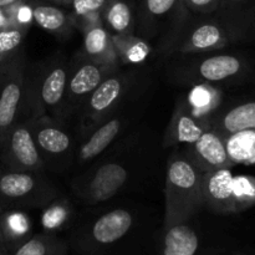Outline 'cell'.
<instances>
[{
	"label": "cell",
	"instance_id": "obj_13",
	"mask_svg": "<svg viewBox=\"0 0 255 255\" xmlns=\"http://www.w3.org/2000/svg\"><path fill=\"white\" fill-rule=\"evenodd\" d=\"M0 164L11 171L46 172L27 120H19L0 144Z\"/></svg>",
	"mask_w": 255,
	"mask_h": 255
},
{
	"label": "cell",
	"instance_id": "obj_34",
	"mask_svg": "<svg viewBox=\"0 0 255 255\" xmlns=\"http://www.w3.org/2000/svg\"><path fill=\"white\" fill-rule=\"evenodd\" d=\"M9 24H12L9 10H7V7L6 9H0V29Z\"/></svg>",
	"mask_w": 255,
	"mask_h": 255
},
{
	"label": "cell",
	"instance_id": "obj_24",
	"mask_svg": "<svg viewBox=\"0 0 255 255\" xmlns=\"http://www.w3.org/2000/svg\"><path fill=\"white\" fill-rule=\"evenodd\" d=\"M32 21L57 37H66L75 27L71 12L50 4H31Z\"/></svg>",
	"mask_w": 255,
	"mask_h": 255
},
{
	"label": "cell",
	"instance_id": "obj_25",
	"mask_svg": "<svg viewBox=\"0 0 255 255\" xmlns=\"http://www.w3.org/2000/svg\"><path fill=\"white\" fill-rule=\"evenodd\" d=\"M186 99L196 116L211 121L212 117L218 111L222 101V92L213 85L198 84L192 86V89L187 92Z\"/></svg>",
	"mask_w": 255,
	"mask_h": 255
},
{
	"label": "cell",
	"instance_id": "obj_21",
	"mask_svg": "<svg viewBox=\"0 0 255 255\" xmlns=\"http://www.w3.org/2000/svg\"><path fill=\"white\" fill-rule=\"evenodd\" d=\"M82 34H84V47L81 52L85 56L101 64L120 66L121 62L114 39L109 30L105 27L104 22L101 21L87 26L86 29L82 30Z\"/></svg>",
	"mask_w": 255,
	"mask_h": 255
},
{
	"label": "cell",
	"instance_id": "obj_11",
	"mask_svg": "<svg viewBox=\"0 0 255 255\" xmlns=\"http://www.w3.org/2000/svg\"><path fill=\"white\" fill-rule=\"evenodd\" d=\"M119 67L94 61L82 52H79L74 59L70 60L66 90L57 120L66 122L69 119L76 116L92 91L110 72Z\"/></svg>",
	"mask_w": 255,
	"mask_h": 255
},
{
	"label": "cell",
	"instance_id": "obj_32",
	"mask_svg": "<svg viewBox=\"0 0 255 255\" xmlns=\"http://www.w3.org/2000/svg\"><path fill=\"white\" fill-rule=\"evenodd\" d=\"M109 0H71V15L74 19V24L77 20L91 15L101 14Z\"/></svg>",
	"mask_w": 255,
	"mask_h": 255
},
{
	"label": "cell",
	"instance_id": "obj_3",
	"mask_svg": "<svg viewBox=\"0 0 255 255\" xmlns=\"http://www.w3.org/2000/svg\"><path fill=\"white\" fill-rule=\"evenodd\" d=\"M203 174L183 147H174L167 162L163 228L191 221L204 208Z\"/></svg>",
	"mask_w": 255,
	"mask_h": 255
},
{
	"label": "cell",
	"instance_id": "obj_18",
	"mask_svg": "<svg viewBox=\"0 0 255 255\" xmlns=\"http://www.w3.org/2000/svg\"><path fill=\"white\" fill-rule=\"evenodd\" d=\"M202 193L204 208L218 214L238 213L234 176L229 168L204 172Z\"/></svg>",
	"mask_w": 255,
	"mask_h": 255
},
{
	"label": "cell",
	"instance_id": "obj_20",
	"mask_svg": "<svg viewBox=\"0 0 255 255\" xmlns=\"http://www.w3.org/2000/svg\"><path fill=\"white\" fill-rule=\"evenodd\" d=\"M31 219L24 209L1 208L0 212V246L9 254L26 243L31 237Z\"/></svg>",
	"mask_w": 255,
	"mask_h": 255
},
{
	"label": "cell",
	"instance_id": "obj_23",
	"mask_svg": "<svg viewBox=\"0 0 255 255\" xmlns=\"http://www.w3.org/2000/svg\"><path fill=\"white\" fill-rule=\"evenodd\" d=\"M102 22L112 36H131L136 30L133 7L128 0H109L101 12Z\"/></svg>",
	"mask_w": 255,
	"mask_h": 255
},
{
	"label": "cell",
	"instance_id": "obj_12",
	"mask_svg": "<svg viewBox=\"0 0 255 255\" xmlns=\"http://www.w3.org/2000/svg\"><path fill=\"white\" fill-rule=\"evenodd\" d=\"M26 67L22 49L0 62V144L7 131L22 117Z\"/></svg>",
	"mask_w": 255,
	"mask_h": 255
},
{
	"label": "cell",
	"instance_id": "obj_38",
	"mask_svg": "<svg viewBox=\"0 0 255 255\" xmlns=\"http://www.w3.org/2000/svg\"><path fill=\"white\" fill-rule=\"evenodd\" d=\"M0 212H1V206H0Z\"/></svg>",
	"mask_w": 255,
	"mask_h": 255
},
{
	"label": "cell",
	"instance_id": "obj_37",
	"mask_svg": "<svg viewBox=\"0 0 255 255\" xmlns=\"http://www.w3.org/2000/svg\"><path fill=\"white\" fill-rule=\"evenodd\" d=\"M0 255H10L9 253H7V252L6 251H5V249L4 248H2V247L1 246H0Z\"/></svg>",
	"mask_w": 255,
	"mask_h": 255
},
{
	"label": "cell",
	"instance_id": "obj_17",
	"mask_svg": "<svg viewBox=\"0 0 255 255\" xmlns=\"http://www.w3.org/2000/svg\"><path fill=\"white\" fill-rule=\"evenodd\" d=\"M186 9L183 0H142L136 22L141 39H152L158 32H166Z\"/></svg>",
	"mask_w": 255,
	"mask_h": 255
},
{
	"label": "cell",
	"instance_id": "obj_35",
	"mask_svg": "<svg viewBox=\"0 0 255 255\" xmlns=\"http://www.w3.org/2000/svg\"><path fill=\"white\" fill-rule=\"evenodd\" d=\"M20 1H24V0H0V9H6Z\"/></svg>",
	"mask_w": 255,
	"mask_h": 255
},
{
	"label": "cell",
	"instance_id": "obj_7",
	"mask_svg": "<svg viewBox=\"0 0 255 255\" xmlns=\"http://www.w3.org/2000/svg\"><path fill=\"white\" fill-rule=\"evenodd\" d=\"M148 84L137 90L129 99L120 105L110 116L100 122L86 136L77 142L75 164L85 167L111 148L119 139L126 136L143 111L147 102Z\"/></svg>",
	"mask_w": 255,
	"mask_h": 255
},
{
	"label": "cell",
	"instance_id": "obj_15",
	"mask_svg": "<svg viewBox=\"0 0 255 255\" xmlns=\"http://www.w3.org/2000/svg\"><path fill=\"white\" fill-rule=\"evenodd\" d=\"M182 147L189 159L203 172L231 168L234 166L227 148L226 137L212 127L203 132L193 143Z\"/></svg>",
	"mask_w": 255,
	"mask_h": 255
},
{
	"label": "cell",
	"instance_id": "obj_22",
	"mask_svg": "<svg viewBox=\"0 0 255 255\" xmlns=\"http://www.w3.org/2000/svg\"><path fill=\"white\" fill-rule=\"evenodd\" d=\"M211 127L224 137L255 129V100L236 105L224 111H217L211 119Z\"/></svg>",
	"mask_w": 255,
	"mask_h": 255
},
{
	"label": "cell",
	"instance_id": "obj_2",
	"mask_svg": "<svg viewBox=\"0 0 255 255\" xmlns=\"http://www.w3.org/2000/svg\"><path fill=\"white\" fill-rule=\"evenodd\" d=\"M141 223L137 207H99L75 224L67 242L70 249L79 255H107L137 234Z\"/></svg>",
	"mask_w": 255,
	"mask_h": 255
},
{
	"label": "cell",
	"instance_id": "obj_4",
	"mask_svg": "<svg viewBox=\"0 0 255 255\" xmlns=\"http://www.w3.org/2000/svg\"><path fill=\"white\" fill-rule=\"evenodd\" d=\"M147 84L148 75L137 65L128 66V69L119 67L110 72L87 97L76 115L79 117L77 142Z\"/></svg>",
	"mask_w": 255,
	"mask_h": 255
},
{
	"label": "cell",
	"instance_id": "obj_29",
	"mask_svg": "<svg viewBox=\"0 0 255 255\" xmlns=\"http://www.w3.org/2000/svg\"><path fill=\"white\" fill-rule=\"evenodd\" d=\"M119 54L120 62L132 66L138 65L143 61L149 52V46L146 40L141 37L131 36H112Z\"/></svg>",
	"mask_w": 255,
	"mask_h": 255
},
{
	"label": "cell",
	"instance_id": "obj_33",
	"mask_svg": "<svg viewBox=\"0 0 255 255\" xmlns=\"http://www.w3.org/2000/svg\"><path fill=\"white\" fill-rule=\"evenodd\" d=\"M183 2L194 14H213L218 9L221 0H183Z\"/></svg>",
	"mask_w": 255,
	"mask_h": 255
},
{
	"label": "cell",
	"instance_id": "obj_16",
	"mask_svg": "<svg viewBox=\"0 0 255 255\" xmlns=\"http://www.w3.org/2000/svg\"><path fill=\"white\" fill-rule=\"evenodd\" d=\"M209 128L211 121L196 116L192 112L186 96H181L177 101L171 121L167 126L163 137V146L174 148L191 144Z\"/></svg>",
	"mask_w": 255,
	"mask_h": 255
},
{
	"label": "cell",
	"instance_id": "obj_36",
	"mask_svg": "<svg viewBox=\"0 0 255 255\" xmlns=\"http://www.w3.org/2000/svg\"><path fill=\"white\" fill-rule=\"evenodd\" d=\"M51 1L57 2V4H70L71 0H51Z\"/></svg>",
	"mask_w": 255,
	"mask_h": 255
},
{
	"label": "cell",
	"instance_id": "obj_10",
	"mask_svg": "<svg viewBox=\"0 0 255 255\" xmlns=\"http://www.w3.org/2000/svg\"><path fill=\"white\" fill-rule=\"evenodd\" d=\"M25 120L29 122L45 169L61 172L75 163L77 139L70 133L65 122L47 115Z\"/></svg>",
	"mask_w": 255,
	"mask_h": 255
},
{
	"label": "cell",
	"instance_id": "obj_30",
	"mask_svg": "<svg viewBox=\"0 0 255 255\" xmlns=\"http://www.w3.org/2000/svg\"><path fill=\"white\" fill-rule=\"evenodd\" d=\"M27 25L12 24L0 29V62L9 59L22 49L21 45L29 31Z\"/></svg>",
	"mask_w": 255,
	"mask_h": 255
},
{
	"label": "cell",
	"instance_id": "obj_5",
	"mask_svg": "<svg viewBox=\"0 0 255 255\" xmlns=\"http://www.w3.org/2000/svg\"><path fill=\"white\" fill-rule=\"evenodd\" d=\"M69 69L70 61L60 54L26 67L21 120L46 115L59 119Z\"/></svg>",
	"mask_w": 255,
	"mask_h": 255
},
{
	"label": "cell",
	"instance_id": "obj_27",
	"mask_svg": "<svg viewBox=\"0 0 255 255\" xmlns=\"http://www.w3.org/2000/svg\"><path fill=\"white\" fill-rule=\"evenodd\" d=\"M42 211L44 213L41 217V226L42 232L45 233L60 234L71 226L72 219H74L72 208L62 196Z\"/></svg>",
	"mask_w": 255,
	"mask_h": 255
},
{
	"label": "cell",
	"instance_id": "obj_14",
	"mask_svg": "<svg viewBox=\"0 0 255 255\" xmlns=\"http://www.w3.org/2000/svg\"><path fill=\"white\" fill-rule=\"evenodd\" d=\"M213 14L231 42L255 39V0H221Z\"/></svg>",
	"mask_w": 255,
	"mask_h": 255
},
{
	"label": "cell",
	"instance_id": "obj_1",
	"mask_svg": "<svg viewBox=\"0 0 255 255\" xmlns=\"http://www.w3.org/2000/svg\"><path fill=\"white\" fill-rule=\"evenodd\" d=\"M122 137L111 148L97 157L94 164L71 181L75 198L86 207L99 206L120 196L137 178L141 162L133 152L136 137Z\"/></svg>",
	"mask_w": 255,
	"mask_h": 255
},
{
	"label": "cell",
	"instance_id": "obj_28",
	"mask_svg": "<svg viewBox=\"0 0 255 255\" xmlns=\"http://www.w3.org/2000/svg\"><path fill=\"white\" fill-rule=\"evenodd\" d=\"M227 148L233 163L255 162V129L242 131L226 137Z\"/></svg>",
	"mask_w": 255,
	"mask_h": 255
},
{
	"label": "cell",
	"instance_id": "obj_8",
	"mask_svg": "<svg viewBox=\"0 0 255 255\" xmlns=\"http://www.w3.org/2000/svg\"><path fill=\"white\" fill-rule=\"evenodd\" d=\"M172 57L169 76L177 84L187 86L228 84L244 77L249 70L246 60L236 55L204 52Z\"/></svg>",
	"mask_w": 255,
	"mask_h": 255
},
{
	"label": "cell",
	"instance_id": "obj_26",
	"mask_svg": "<svg viewBox=\"0 0 255 255\" xmlns=\"http://www.w3.org/2000/svg\"><path fill=\"white\" fill-rule=\"evenodd\" d=\"M69 252L70 246L66 239L59 234L40 232L10 255H69Z\"/></svg>",
	"mask_w": 255,
	"mask_h": 255
},
{
	"label": "cell",
	"instance_id": "obj_6",
	"mask_svg": "<svg viewBox=\"0 0 255 255\" xmlns=\"http://www.w3.org/2000/svg\"><path fill=\"white\" fill-rule=\"evenodd\" d=\"M231 44L226 30L214 14H194L188 9L167 30L159 42L164 57L204 54Z\"/></svg>",
	"mask_w": 255,
	"mask_h": 255
},
{
	"label": "cell",
	"instance_id": "obj_9",
	"mask_svg": "<svg viewBox=\"0 0 255 255\" xmlns=\"http://www.w3.org/2000/svg\"><path fill=\"white\" fill-rule=\"evenodd\" d=\"M61 197V191L46 172L11 171L0 164L1 208L44 209Z\"/></svg>",
	"mask_w": 255,
	"mask_h": 255
},
{
	"label": "cell",
	"instance_id": "obj_19",
	"mask_svg": "<svg viewBox=\"0 0 255 255\" xmlns=\"http://www.w3.org/2000/svg\"><path fill=\"white\" fill-rule=\"evenodd\" d=\"M191 221L163 228L158 255H213L203 248L201 233Z\"/></svg>",
	"mask_w": 255,
	"mask_h": 255
},
{
	"label": "cell",
	"instance_id": "obj_31",
	"mask_svg": "<svg viewBox=\"0 0 255 255\" xmlns=\"http://www.w3.org/2000/svg\"><path fill=\"white\" fill-rule=\"evenodd\" d=\"M234 191L238 213L255 206V177H234Z\"/></svg>",
	"mask_w": 255,
	"mask_h": 255
}]
</instances>
